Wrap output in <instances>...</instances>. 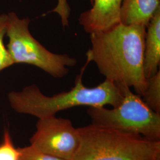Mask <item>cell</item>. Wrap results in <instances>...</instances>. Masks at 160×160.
Listing matches in <instances>:
<instances>
[{
  "label": "cell",
  "mask_w": 160,
  "mask_h": 160,
  "mask_svg": "<svg viewBox=\"0 0 160 160\" xmlns=\"http://www.w3.org/2000/svg\"><path fill=\"white\" fill-rule=\"evenodd\" d=\"M119 84L123 99L113 109L89 107L92 124L134 133L160 141V114L154 112L128 86Z\"/></svg>",
  "instance_id": "4"
},
{
  "label": "cell",
  "mask_w": 160,
  "mask_h": 160,
  "mask_svg": "<svg viewBox=\"0 0 160 160\" xmlns=\"http://www.w3.org/2000/svg\"><path fill=\"white\" fill-rule=\"evenodd\" d=\"M90 2H91V3L92 4V0H90Z\"/></svg>",
  "instance_id": "15"
},
{
  "label": "cell",
  "mask_w": 160,
  "mask_h": 160,
  "mask_svg": "<svg viewBox=\"0 0 160 160\" xmlns=\"http://www.w3.org/2000/svg\"><path fill=\"white\" fill-rule=\"evenodd\" d=\"M78 130L73 160H160V141L92 123Z\"/></svg>",
  "instance_id": "3"
},
{
  "label": "cell",
  "mask_w": 160,
  "mask_h": 160,
  "mask_svg": "<svg viewBox=\"0 0 160 160\" xmlns=\"http://www.w3.org/2000/svg\"><path fill=\"white\" fill-rule=\"evenodd\" d=\"M142 97L151 109L160 114V70L147 80V86Z\"/></svg>",
  "instance_id": "10"
},
{
  "label": "cell",
  "mask_w": 160,
  "mask_h": 160,
  "mask_svg": "<svg viewBox=\"0 0 160 160\" xmlns=\"http://www.w3.org/2000/svg\"><path fill=\"white\" fill-rule=\"evenodd\" d=\"M20 148L15 147L8 129L5 128L0 143V160H20Z\"/></svg>",
  "instance_id": "12"
},
{
  "label": "cell",
  "mask_w": 160,
  "mask_h": 160,
  "mask_svg": "<svg viewBox=\"0 0 160 160\" xmlns=\"http://www.w3.org/2000/svg\"><path fill=\"white\" fill-rule=\"evenodd\" d=\"M30 142V145L42 152L73 160L80 147V133L71 120L53 116L39 119Z\"/></svg>",
  "instance_id": "6"
},
{
  "label": "cell",
  "mask_w": 160,
  "mask_h": 160,
  "mask_svg": "<svg viewBox=\"0 0 160 160\" xmlns=\"http://www.w3.org/2000/svg\"><path fill=\"white\" fill-rule=\"evenodd\" d=\"M52 12L57 13L60 16L63 27L68 26L70 7L67 0H58L57 6L52 10Z\"/></svg>",
  "instance_id": "14"
},
{
  "label": "cell",
  "mask_w": 160,
  "mask_h": 160,
  "mask_svg": "<svg viewBox=\"0 0 160 160\" xmlns=\"http://www.w3.org/2000/svg\"><path fill=\"white\" fill-rule=\"evenodd\" d=\"M145 41L143 71L148 80L160 69V8L147 27Z\"/></svg>",
  "instance_id": "8"
},
{
  "label": "cell",
  "mask_w": 160,
  "mask_h": 160,
  "mask_svg": "<svg viewBox=\"0 0 160 160\" xmlns=\"http://www.w3.org/2000/svg\"><path fill=\"white\" fill-rule=\"evenodd\" d=\"M7 14H4L0 16V71L14 64L4 40L7 31Z\"/></svg>",
  "instance_id": "11"
},
{
  "label": "cell",
  "mask_w": 160,
  "mask_h": 160,
  "mask_svg": "<svg viewBox=\"0 0 160 160\" xmlns=\"http://www.w3.org/2000/svg\"><path fill=\"white\" fill-rule=\"evenodd\" d=\"M89 63L87 60L80 74L76 77L74 86L68 92L47 96L36 85L28 86L20 92H12L8 94L11 107L17 113L42 119L55 116L59 112L77 106H118L123 99V92L119 84L106 79L94 87L88 88L84 85L82 77Z\"/></svg>",
  "instance_id": "2"
},
{
  "label": "cell",
  "mask_w": 160,
  "mask_h": 160,
  "mask_svg": "<svg viewBox=\"0 0 160 160\" xmlns=\"http://www.w3.org/2000/svg\"><path fill=\"white\" fill-rule=\"evenodd\" d=\"M146 30L143 26L120 23L90 33L92 48L86 54L106 79L133 87L141 97L147 86L143 71Z\"/></svg>",
  "instance_id": "1"
},
{
  "label": "cell",
  "mask_w": 160,
  "mask_h": 160,
  "mask_svg": "<svg viewBox=\"0 0 160 160\" xmlns=\"http://www.w3.org/2000/svg\"><path fill=\"white\" fill-rule=\"evenodd\" d=\"M123 0H92V7L80 14L78 21L86 32L105 31L120 23Z\"/></svg>",
  "instance_id": "7"
},
{
  "label": "cell",
  "mask_w": 160,
  "mask_h": 160,
  "mask_svg": "<svg viewBox=\"0 0 160 160\" xmlns=\"http://www.w3.org/2000/svg\"><path fill=\"white\" fill-rule=\"evenodd\" d=\"M160 8V0H123L120 11V23L147 28Z\"/></svg>",
  "instance_id": "9"
},
{
  "label": "cell",
  "mask_w": 160,
  "mask_h": 160,
  "mask_svg": "<svg viewBox=\"0 0 160 160\" xmlns=\"http://www.w3.org/2000/svg\"><path fill=\"white\" fill-rule=\"evenodd\" d=\"M7 45L14 64L26 63L42 69L55 78H62L74 67L77 59L67 54L53 53L34 39L29 29L28 18H20L14 12L8 14Z\"/></svg>",
  "instance_id": "5"
},
{
  "label": "cell",
  "mask_w": 160,
  "mask_h": 160,
  "mask_svg": "<svg viewBox=\"0 0 160 160\" xmlns=\"http://www.w3.org/2000/svg\"><path fill=\"white\" fill-rule=\"evenodd\" d=\"M19 148L20 160H66L42 152L30 145Z\"/></svg>",
  "instance_id": "13"
}]
</instances>
